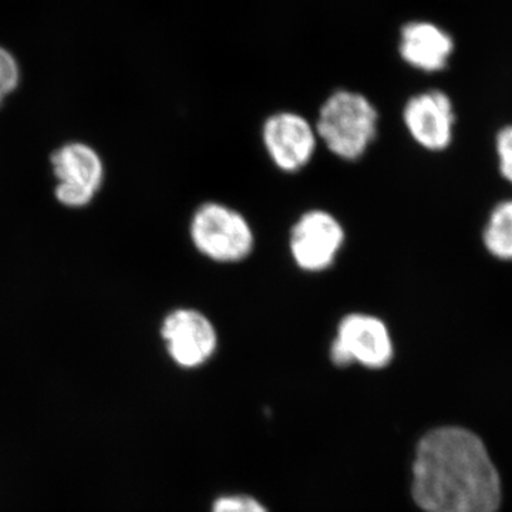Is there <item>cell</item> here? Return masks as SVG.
<instances>
[{
	"mask_svg": "<svg viewBox=\"0 0 512 512\" xmlns=\"http://www.w3.org/2000/svg\"><path fill=\"white\" fill-rule=\"evenodd\" d=\"M346 241L345 225L333 212L311 208L302 212L289 229V256L299 271L323 274L339 261Z\"/></svg>",
	"mask_w": 512,
	"mask_h": 512,
	"instance_id": "5",
	"label": "cell"
},
{
	"mask_svg": "<svg viewBox=\"0 0 512 512\" xmlns=\"http://www.w3.org/2000/svg\"><path fill=\"white\" fill-rule=\"evenodd\" d=\"M497 154L501 174L512 184V126L503 128L498 134Z\"/></svg>",
	"mask_w": 512,
	"mask_h": 512,
	"instance_id": "14",
	"label": "cell"
},
{
	"mask_svg": "<svg viewBox=\"0 0 512 512\" xmlns=\"http://www.w3.org/2000/svg\"><path fill=\"white\" fill-rule=\"evenodd\" d=\"M212 512H268L264 505L248 495H229L218 498Z\"/></svg>",
	"mask_w": 512,
	"mask_h": 512,
	"instance_id": "13",
	"label": "cell"
},
{
	"mask_svg": "<svg viewBox=\"0 0 512 512\" xmlns=\"http://www.w3.org/2000/svg\"><path fill=\"white\" fill-rule=\"evenodd\" d=\"M412 493L424 512H497L503 498L483 440L463 427H440L420 440Z\"/></svg>",
	"mask_w": 512,
	"mask_h": 512,
	"instance_id": "1",
	"label": "cell"
},
{
	"mask_svg": "<svg viewBox=\"0 0 512 512\" xmlns=\"http://www.w3.org/2000/svg\"><path fill=\"white\" fill-rule=\"evenodd\" d=\"M394 353L392 330L386 320L362 311L346 313L338 320L329 346L330 362L338 367L359 365L382 370L393 362Z\"/></svg>",
	"mask_w": 512,
	"mask_h": 512,
	"instance_id": "4",
	"label": "cell"
},
{
	"mask_svg": "<svg viewBox=\"0 0 512 512\" xmlns=\"http://www.w3.org/2000/svg\"><path fill=\"white\" fill-rule=\"evenodd\" d=\"M315 130L333 157L356 163L375 144L379 113L363 94L338 90L320 107Z\"/></svg>",
	"mask_w": 512,
	"mask_h": 512,
	"instance_id": "2",
	"label": "cell"
},
{
	"mask_svg": "<svg viewBox=\"0 0 512 512\" xmlns=\"http://www.w3.org/2000/svg\"><path fill=\"white\" fill-rule=\"evenodd\" d=\"M261 138L269 161L284 174H298L308 168L319 146L315 126L292 111L269 116L262 126Z\"/></svg>",
	"mask_w": 512,
	"mask_h": 512,
	"instance_id": "8",
	"label": "cell"
},
{
	"mask_svg": "<svg viewBox=\"0 0 512 512\" xmlns=\"http://www.w3.org/2000/svg\"><path fill=\"white\" fill-rule=\"evenodd\" d=\"M22 70L18 59L10 50L0 45V107L18 90Z\"/></svg>",
	"mask_w": 512,
	"mask_h": 512,
	"instance_id": "12",
	"label": "cell"
},
{
	"mask_svg": "<svg viewBox=\"0 0 512 512\" xmlns=\"http://www.w3.org/2000/svg\"><path fill=\"white\" fill-rule=\"evenodd\" d=\"M483 241L491 255L512 261V200L501 202L485 225Z\"/></svg>",
	"mask_w": 512,
	"mask_h": 512,
	"instance_id": "11",
	"label": "cell"
},
{
	"mask_svg": "<svg viewBox=\"0 0 512 512\" xmlns=\"http://www.w3.org/2000/svg\"><path fill=\"white\" fill-rule=\"evenodd\" d=\"M50 165L56 180L55 198L63 207H87L103 188V158L89 144L70 141L57 147L50 156Z\"/></svg>",
	"mask_w": 512,
	"mask_h": 512,
	"instance_id": "6",
	"label": "cell"
},
{
	"mask_svg": "<svg viewBox=\"0 0 512 512\" xmlns=\"http://www.w3.org/2000/svg\"><path fill=\"white\" fill-rule=\"evenodd\" d=\"M160 336L168 356L183 369L207 365L220 348V333L207 313L181 306L164 316Z\"/></svg>",
	"mask_w": 512,
	"mask_h": 512,
	"instance_id": "7",
	"label": "cell"
},
{
	"mask_svg": "<svg viewBox=\"0 0 512 512\" xmlns=\"http://www.w3.org/2000/svg\"><path fill=\"white\" fill-rule=\"evenodd\" d=\"M453 49V39L431 23L413 22L402 30L400 53L403 59L424 72L443 70Z\"/></svg>",
	"mask_w": 512,
	"mask_h": 512,
	"instance_id": "10",
	"label": "cell"
},
{
	"mask_svg": "<svg viewBox=\"0 0 512 512\" xmlns=\"http://www.w3.org/2000/svg\"><path fill=\"white\" fill-rule=\"evenodd\" d=\"M188 235L195 251L218 265L247 261L256 247L251 221L232 205L205 201L192 212Z\"/></svg>",
	"mask_w": 512,
	"mask_h": 512,
	"instance_id": "3",
	"label": "cell"
},
{
	"mask_svg": "<svg viewBox=\"0 0 512 512\" xmlns=\"http://www.w3.org/2000/svg\"><path fill=\"white\" fill-rule=\"evenodd\" d=\"M403 121L407 133L423 150L439 153L453 141L456 113L447 94L439 90L417 94L407 101Z\"/></svg>",
	"mask_w": 512,
	"mask_h": 512,
	"instance_id": "9",
	"label": "cell"
}]
</instances>
